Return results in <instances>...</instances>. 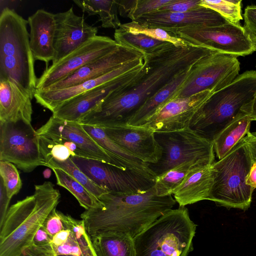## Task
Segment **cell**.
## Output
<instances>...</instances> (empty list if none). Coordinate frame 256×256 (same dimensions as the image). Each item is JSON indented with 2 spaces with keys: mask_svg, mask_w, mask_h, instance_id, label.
Listing matches in <instances>:
<instances>
[{
  "mask_svg": "<svg viewBox=\"0 0 256 256\" xmlns=\"http://www.w3.org/2000/svg\"><path fill=\"white\" fill-rule=\"evenodd\" d=\"M36 132L38 135L49 138H58L74 142L89 158L114 165L108 154L78 122L61 120L52 116Z\"/></svg>",
  "mask_w": 256,
  "mask_h": 256,
  "instance_id": "obj_20",
  "label": "cell"
},
{
  "mask_svg": "<svg viewBox=\"0 0 256 256\" xmlns=\"http://www.w3.org/2000/svg\"><path fill=\"white\" fill-rule=\"evenodd\" d=\"M52 248L56 256L60 255L82 256V255L80 246L71 232L67 241L64 244L60 246Z\"/></svg>",
  "mask_w": 256,
  "mask_h": 256,
  "instance_id": "obj_41",
  "label": "cell"
},
{
  "mask_svg": "<svg viewBox=\"0 0 256 256\" xmlns=\"http://www.w3.org/2000/svg\"><path fill=\"white\" fill-rule=\"evenodd\" d=\"M61 194L48 181L8 210L0 226V256H19L33 244L38 230L60 202Z\"/></svg>",
  "mask_w": 256,
  "mask_h": 256,
  "instance_id": "obj_3",
  "label": "cell"
},
{
  "mask_svg": "<svg viewBox=\"0 0 256 256\" xmlns=\"http://www.w3.org/2000/svg\"><path fill=\"white\" fill-rule=\"evenodd\" d=\"M82 251V256H96L92 246L90 235L86 234L85 236L78 241Z\"/></svg>",
  "mask_w": 256,
  "mask_h": 256,
  "instance_id": "obj_47",
  "label": "cell"
},
{
  "mask_svg": "<svg viewBox=\"0 0 256 256\" xmlns=\"http://www.w3.org/2000/svg\"><path fill=\"white\" fill-rule=\"evenodd\" d=\"M38 136L40 151L44 160L46 158L50 157L55 160L63 162L72 156L70 150L64 144L44 136Z\"/></svg>",
  "mask_w": 256,
  "mask_h": 256,
  "instance_id": "obj_37",
  "label": "cell"
},
{
  "mask_svg": "<svg viewBox=\"0 0 256 256\" xmlns=\"http://www.w3.org/2000/svg\"><path fill=\"white\" fill-rule=\"evenodd\" d=\"M196 226L185 206L170 210L133 238L136 256H188Z\"/></svg>",
  "mask_w": 256,
  "mask_h": 256,
  "instance_id": "obj_6",
  "label": "cell"
},
{
  "mask_svg": "<svg viewBox=\"0 0 256 256\" xmlns=\"http://www.w3.org/2000/svg\"><path fill=\"white\" fill-rule=\"evenodd\" d=\"M144 55L136 49L118 44L112 52L90 62L67 78L44 90L65 88L99 78Z\"/></svg>",
  "mask_w": 256,
  "mask_h": 256,
  "instance_id": "obj_18",
  "label": "cell"
},
{
  "mask_svg": "<svg viewBox=\"0 0 256 256\" xmlns=\"http://www.w3.org/2000/svg\"><path fill=\"white\" fill-rule=\"evenodd\" d=\"M0 160L12 163L26 172L38 166H46L38 136L31 124L0 122Z\"/></svg>",
  "mask_w": 256,
  "mask_h": 256,
  "instance_id": "obj_10",
  "label": "cell"
},
{
  "mask_svg": "<svg viewBox=\"0 0 256 256\" xmlns=\"http://www.w3.org/2000/svg\"><path fill=\"white\" fill-rule=\"evenodd\" d=\"M119 28L126 32L134 34H142L158 40L170 42L176 46H187L182 40L173 36L162 29L142 26L136 21L122 24Z\"/></svg>",
  "mask_w": 256,
  "mask_h": 256,
  "instance_id": "obj_35",
  "label": "cell"
},
{
  "mask_svg": "<svg viewBox=\"0 0 256 256\" xmlns=\"http://www.w3.org/2000/svg\"><path fill=\"white\" fill-rule=\"evenodd\" d=\"M240 70L237 57L214 52L196 65L173 99L190 96L206 90L216 92L232 82L239 76Z\"/></svg>",
  "mask_w": 256,
  "mask_h": 256,
  "instance_id": "obj_12",
  "label": "cell"
},
{
  "mask_svg": "<svg viewBox=\"0 0 256 256\" xmlns=\"http://www.w3.org/2000/svg\"><path fill=\"white\" fill-rule=\"evenodd\" d=\"M52 170L56 178L57 184L69 191L85 210L100 206V200L70 175L60 169Z\"/></svg>",
  "mask_w": 256,
  "mask_h": 256,
  "instance_id": "obj_31",
  "label": "cell"
},
{
  "mask_svg": "<svg viewBox=\"0 0 256 256\" xmlns=\"http://www.w3.org/2000/svg\"><path fill=\"white\" fill-rule=\"evenodd\" d=\"M55 19V56L52 64L97 36L98 28L88 24L83 17L76 15L72 7L64 12L56 14Z\"/></svg>",
  "mask_w": 256,
  "mask_h": 256,
  "instance_id": "obj_17",
  "label": "cell"
},
{
  "mask_svg": "<svg viewBox=\"0 0 256 256\" xmlns=\"http://www.w3.org/2000/svg\"><path fill=\"white\" fill-rule=\"evenodd\" d=\"M211 164L204 160H192L174 167L156 178L154 186L156 194L160 196L172 195L192 168Z\"/></svg>",
  "mask_w": 256,
  "mask_h": 256,
  "instance_id": "obj_29",
  "label": "cell"
},
{
  "mask_svg": "<svg viewBox=\"0 0 256 256\" xmlns=\"http://www.w3.org/2000/svg\"><path fill=\"white\" fill-rule=\"evenodd\" d=\"M52 238L42 226L34 236L33 244L38 246L50 244Z\"/></svg>",
  "mask_w": 256,
  "mask_h": 256,
  "instance_id": "obj_46",
  "label": "cell"
},
{
  "mask_svg": "<svg viewBox=\"0 0 256 256\" xmlns=\"http://www.w3.org/2000/svg\"><path fill=\"white\" fill-rule=\"evenodd\" d=\"M19 256H56L51 244L38 246L32 244Z\"/></svg>",
  "mask_w": 256,
  "mask_h": 256,
  "instance_id": "obj_43",
  "label": "cell"
},
{
  "mask_svg": "<svg viewBox=\"0 0 256 256\" xmlns=\"http://www.w3.org/2000/svg\"><path fill=\"white\" fill-rule=\"evenodd\" d=\"M198 63L178 75L160 92L148 100L130 120L128 124L132 126L141 125L164 104L172 100L176 92L184 86L192 70Z\"/></svg>",
  "mask_w": 256,
  "mask_h": 256,
  "instance_id": "obj_27",
  "label": "cell"
},
{
  "mask_svg": "<svg viewBox=\"0 0 256 256\" xmlns=\"http://www.w3.org/2000/svg\"><path fill=\"white\" fill-rule=\"evenodd\" d=\"M172 0H132L130 11L127 18L132 21L143 15L156 11Z\"/></svg>",
  "mask_w": 256,
  "mask_h": 256,
  "instance_id": "obj_38",
  "label": "cell"
},
{
  "mask_svg": "<svg viewBox=\"0 0 256 256\" xmlns=\"http://www.w3.org/2000/svg\"><path fill=\"white\" fill-rule=\"evenodd\" d=\"M246 144L254 161H256V136L252 132H248L242 138Z\"/></svg>",
  "mask_w": 256,
  "mask_h": 256,
  "instance_id": "obj_49",
  "label": "cell"
},
{
  "mask_svg": "<svg viewBox=\"0 0 256 256\" xmlns=\"http://www.w3.org/2000/svg\"><path fill=\"white\" fill-rule=\"evenodd\" d=\"M72 256V255H60V256Z\"/></svg>",
  "mask_w": 256,
  "mask_h": 256,
  "instance_id": "obj_53",
  "label": "cell"
},
{
  "mask_svg": "<svg viewBox=\"0 0 256 256\" xmlns=\"http://www.w3.org/2000/svg\"><path fill=\"white\" fill-rule=\"evenodd\" d=\"M45 162L48 168L60 169L70 175L98 199L102 194L108 192L106 190L98 186L90 180L74 163L70 157L63 162L46 157L45 158Z\"/></svg>",
  "mask_w": 256,
  "mask_h": 256,
  "instance_id": "obj_33",
  "label": "cell"
},
{
  "mask_svg": "<svg viewBox=\"0 0 256 256\" xmlns=\"http://www.w3.org/2000/svg\"><path fill=\"white\" fill-rule=\"evenodd\" d=\"M244 16L245 28L256 39V6H247Z\"/></svg>",
  "mask_w": 256,
  "mask_h": 256,
  "instance_id": "obj_44",
  "label": "cell"
},
{
  "mask_svg": "<svg viewBox=\"0 0 256 256\" xmlns=\"http://www.w3.org/2000/svg\"><path fill=\"white\" fill-rule=\"evenodd\" d=\"M90 236L96 256H136L134 239L128 234L104 231Z\"/></svg>",
  "mask_w": 256,
  "mask_h": 256,
  "instance_id": "obj_26",
  "label": "cell"
},
{
  "mask_svg": "<svg viewBox=\"0 0 256 256\" xmlns=\"http://www.w3.org/2000/svg\"><path fill=\"white\" fill-rule=\"evenodd\" d=\"M246 184L254 190L256 189V161L252 162L250 171L246 178Z\"/></svg>",
  "mask_w": 256,
  "mask_h": 256,
  "instance_id": "obj_51",
  "label": "cell"
},
{
  "mask_svg": "<svg viewBox=\"0 0 256 256\" xmlns=\"http://www.w3.org/2000/svg\"><path fill=\"white\" fill-rule=\"evenodd\" d=\"M100 128L121 148L144 162L156 164L160 159L162 149L152 130L128 124Z\"/></svg>",
  "mask_w": 256,
  "mask_h": 256,
  "instance_id": "obj_16",
  "label": "cell"
},
{
  "mask_svg": "<svg viewBox=\"0 0 256 256\" xmlns=\"http://www.w3.org/2000/svg\"><path fill=\"white\" fill-rule=\"evenodd\" d=\"M212 164L192 168L173 194L180 206L208 200L213 184Z\"/></svg>",
  "mask_w": 256,
  "mask_h": 256,
  "instance_id": "obj_24",
  "label": "cell"
},
{
  "mask_svg": "<svg viewBox=\"0 0 256 256\" xmlns=\"http://www.w3.org/2000/svg\"><path fill=\"white\" fill-rule=\"evenodd\" d=\"M114 38L118 44L136 49L143 54L151 52L168 42L152 38L142 34L128 32L120 28L115 30Z\"/></svg>",
  "mask_w": 256,
  "mask_h": 256,
  "instance_id": "obj_32",
  "label": "cell"
},
{
  "mask_svg": "<svg viewBox=\"0 0 256 256\" xmlns=\"http://www.w3.org/2000/svg\"><path fill=\"white\" fill-rule=\"evenodd\" d=\"M58 212L65 229L68 230L78 241L85 236L87 232L82 220H76L68 214H65L60 211Z\"/></svg>",
  "mask_w": 256,
  "mask_h": 256,
  "instance_id": "obj_39",
  "label": "cell"
},
{
  "mask_svg": "<svg viewBox=\"0 0 256 256\" xmlns=\"http://www.w3.org/2000/svg\"><path fill=\"white\" fill-rule=\"evenodd\" d=\"M118 45L114 40L105 36H96L88 40L58 62L46 68L38 78L36 90L47 89L86 64L112 52Z\"/></svg>",
  "mask_w": 256,
  "mask_h": 256,
  "instance_id": "obj_13",
  "label": "cell"
},
{
  "mask_svg": "<svg viewBox=\"0 0 256 256\" xmlns=\"http://www.w3.org/2000/svg\"><path fill=\"white\" fill-rule=\"evenodd\" d=\"M28 20L14 10L4 8L0 14V78L16 82L33 98L38 78L30 45Z\"/></svg>",
  "mask_w": 256,
  "mask_h": 256,
  "instance_id": "obj_5",
  "label": "cell"
},
{
  "mask_svg": "<svg viewBox=\"0 0 256 256\" xmlns=\"http://www.w3.org/2000/svg\"><path fill=\"white\" fill-rule=\"evenodd\" d=\"M241 111L248 116L252 121L256 120V96L250 102L242 107Z\"/></svg>",
  "mask_w": 256,
  "mask_h": 256,
  "instance_id": "obj_50",
  "label": "cell"
},
{
  "mask_svg": "<svg viewBox=\"0 0 256 256\" xmlns=\"http://www.w3.org/2000/svg\"><path fill=\"white\" fill-rule=\"evenodd\" d=\"M51 174V170L49 168H46L43 172V176L46 178H50Z\"/></svg>",
  "mask_w": 256,
  "mask_h": 256,
  "instance_id": "obj_52",
  "label": "cell"
},
{
  "mask_svg": "<svg viewBox=\"0 0 256 256\" xmlns=\"http://www.w3.org/2000/svg\"><path fill=\"white\" fill-rule=\"evenodd\" d=\"M256 96V71H246L230 84L210 94L194 116L189 128L213 142Z\"/></svg>",
  "mask_w": 256,
  "mask_h": 256,
  "instance_id": "obj_4",
  "label": "cell"
},
{
  "mask_svg": "<svg viewBox=\"0 0 256 256\" xmlns=\"http://www.w3.org/2000/svg\"><path fill=\"white\" fill-rule=\"evenodd\" d=\"M82 126L87 133L110 156L115 166L156 178L149 168L148 164L121 148L106 134L102 128L92 126Z\"/></svg>",
  "mask_w": 256,
  "mask_h": 256,
  "instance_id": "obj_25",
  "label": "cell"
},
{
  "mask_svg": "<svg viewBox=\"0 0 256 256\" xmlns=\"http://www.w3.org/2000/svg\"><path fill=\"white\" fill-rule=\"evenodd\" d=\"M138 24L166 32L192 26H214L228 22L215 11L200 6L184 12L155 11L142 16L134 20Z\"/></svg>",
  "mask_w": 256,
  "mask_h": 256,
  "instance_id": "obj_19",
  "label": "cell"
},
{
  "mask_svg": "<svg viewBox=\"0 0 256 256\" xmlns=\"http://www.w3.org/2000/svg\"><path fill=\"white\" fill-rule=\"evenodd\" d=\"M70 232L64 229L58 232L52 238L50 244L52 247H57L64 244L68 240Z\"/></svg>",
  "mask_w": 256,
  "mask_h": 256,
  "instance_id": "obj_48",
  "label": "cell"
},
{
  "mask_svg": "<svg viewBox=\"0 0 256 256\" xmlns=\"http://www.w3.org/2000/svg\"><path fill=\"white\" fill-rule=\"evenodd\" d=\"M250 116L241 112L213 142L214 149L220 160L228 154L250 132Z\"/></svg>",
  "mask_w": 256,
  "mask_h": 256,
  "instance_id": "obj_28",
  "label": "cell"
},
{
  "mask_svg": "<svg viewBox=\"0 0 256 256\" xmlns=\"http://www.w3.org/2000/svg\"><path fill=\"white\" fill-rule=\"evenodd\" d=\"M214 52L202 47L168 42L144 54L140 75L114 91L81 120L82 125L106 128L128 124L144 103L178 75Z\"/></svg>",
  "mask_w": 256,
  "mask_h": 256,
  "instance_id": "obj_1",
  "label": "cell"
},
{
  "mask_svg": "<svg viewBox=\"0 0 256 256\" xmlns=\"http://www.w3.org/2000/svg\"><path fill=\"white\" fill-rule=\"evenodd\" d=\"M88 16L98 14L104 28H118L122 24L118 16V0H74Z\"/></svg>",
  "mask_w": 256,
  "mask_h": 256,
  "instance_id": "obj_30",
  "label": "cell"
},
{
  "mask_svg": "<svg viewBox=\"0 0 256 256\" xmlns=\"http://www.w3.org/2000/svg\"><path fill=\"white\" fill-rule=\"evenodd\" d=\"M252 134H254L255 136H256V132H252Z\"/></svg>",
  "mask_w": 256,
  "mask_h": 256,
  "instance_id": "obj_54",
  "label": "cell"
},
{
  "mask_svg": "<svg viewBox=\"0 0 256 256\" xmlns=\"http://www.w3.org/2000/svg\"><path fill=\"white\" fill-rule=\"evenodd\" d=\"M212 92L206 90L190 96L173 99L140 126L154 132L188 128L195 114Z\"/></svg>",
  "mask_w": 256,
  "mask_h": 256,
  "instance_id": "obj_14",
  "label": "cell"
},
{
  "mask_svg": "<svg viewBox=\"0 0 256 256\" xmlns=\"http://www.w3.org/2000/svg\"><path fill=\"white\" fill-rule=\"evenodd\" d=\"M201 0H172L168 4L160 8L158 11L170 12H184L200 5Z\"/></svg>",
  "mask_w": 256,
  "mask_h": 256,
  "instance_id": "obj_40",
  "label": "cell"
},
{
  "mask_svg": "<svg viewBox=\"0 0 256 256\" xmlns=\"http://www.w3.org/2000/svg\"><path fill=\"white\" fill-rule=\"evenodd\" d=\"M28 21L30 28V45L34 59L44 62L47 68L55 56V14L40 9L30 16Z\"/></svg>",
  "mask_w": 256,
  "mask_h": 256,
  "instance_id": "obj_22",
  "label": "cell"
},
{
  "mask_svg": "<svg viewBox=\"0 0 256 256\" xmlns=\"http://www.w3.org/2000/svg\"><path fill=\"white\" fill-rule=\"evenodd\" d=\"M144 66L70 99L59 106L52 116L80 123L108 94L136 80L142 73Z\"/></svg>",
  "mask_w": 256,
  "mask_h": 256,
  "instance_id": "obj_15",
  "label": "cell"
},
{
  "mask_svg": "<svg viewBox=\"0 0 256 256\" xmlns=\"http://www.w3.org/2000/svg\"><path fill=\"white\" fill-rule=\"evenodd\" d=\"M70 158L90 180L108 192L144 193L152 188L156 182V178L98 160L72 156Z\"/></svg>",
  "mask_w": 256,
  "mask_h": 256,
  "instance_id": "obj_11",
  "label": "cell"
},
{
  "mask_svg": "<svg viewBox=\"0 0 256 256\" xmlns=\"http://www.w3.org/2000/svg\"><path fill=\"white\" fill-rule=\"evenodd\" d=\"M144 64V55L128 62L119 68L93 80L65 88L54 90H36L34 98L37 103L52 112L70 99L129 72Z\"/></svg>",
  "mask_w": 256,
  "mask_h": 256,
  "instance_id": "obj_21",
  "label": "cell"
},
{
  "mask_svg": "<svg viewBox=\"0 0 256 256\" xmlns=\"http://www.w3.org/2000/svg\"><path fill=\"white\" fill-rule=\"evenodd\" d=\"M253 160L242 139L222 158L212 164L213 184L208 200L226 208L246 210L250 208L254 189L246 184Z\"/></svg>",
  "mask_w": 256,
  "mask_h": 256,
  "instance_id": "obj_7",
  "label": "cell"
},
{
  "mask_svg": "<svg viewBox=\"0 0 256 256\" xmlns=\"http://www.w3.org/2000/svg\"><path fill=\"white\" fill-rule=\"evenodd\" d=\"M200 5L215 11L226 20L232 24H240V22L243 18L242 0H201Z\"/></svg>",
  "mask_w": 256,
  "mask_h": 256,
  "instance_id": "obj_34",
  "label": "cell"
},
{
  "mask_svg": "<svg viewBox=\"0 0 256 256\" xmlns=\"http://www.w3.org/2000/svg\"><path fill=\"white\" fill-rule=\"evenodd\" d=\"M0 179L8 198H12L20 190L22 182L17 168L12 163L0 160Z\"/></svg>",
  "mask_w": 256,
  "mask_h": 256,
  "instance_id": "obj_36",
  "label": "cell"
},
{
  "mask_svg": "<svg viewBox=\"0 0 256 256\" xmlns=\"http://www.w3.org/2000/svg\"><path fill=\"white\" fill-rule=\"evenodd\" d=\"M186 44L236 57L256 51V39L244 26L228 22L214 26H192L168 32Z\"/></svg>",
  "mask_w": 256,
  "mask_h": 256,
  "instance_id": "obj_8",
  "label": "cell"
},
{
  "mask_svg": "<svg viewBox=\"0 0 256 256\" xmlns=\"http://www.w3.org/2000/svg\"><path fill=\"white\" fill-rule=\"evenodd\" d=\"M10 200L8 198L4 185L0 180V226L2 224L8 210Z\"/></svg>",
  "mask_w": 256,
  "mask_h": 256,
  "instance_id": "obj_45",
  "label": "cell"
},
{
  "mask_svg": "<svg viewBox=\"0 0 256 256\" xmlns=\"http://www.w3.org/2000/svg\"><path fill=\"white\" fill-rule=\"evenodd\" d=\"M98 200L100 207L85 210L80 214L88 234L115 231L132 238L172 209L176 202L172 195L158 196L154 186L140 194L108 192Z\"/></svg>",
  "mask_w": 256,
  "mask_h": 256,
  "instance_id": "obj_2",
  "label": "cell"
},
{
  "mask_svg": "<svg viewBox=\"0 0 256 256\" xmlns=\"http://www.w3.org/2000/svg\"><path fill=\"white\" fill-rule=\"evenodd\" d=\"M155 138L162 149L161 157L156 164H148L156 178L184 162L202 160L214 162L213 142L198 136L189 128L183 130L154 132Z\"/></svg>",
  "mask_w": 256,
  "mask_h": 256,
  "instance_id": "obj_9",
  "label": "cell"
},
{
  "mask_svg": "<svg viewBox=\"0 0 256 256\" xmlns=\"http://www.w3.org/2000/svg\"></svg>",
  "mask_w": 256,
  "mask_h": 256,
  "instance_id": "obj_55",
  "label": "cell"
},
{
  "mask_svg": "<svg viewBox=\"0 0 256 256\" xmlns=\"http://www.w3.org/2000/svg\"><path fill=\"white\" fill-rule=\"evenodd\" d=\"M42 227L52 237L65 229L56 208L47 217Z\"/></svg>",
  "mask_w": 256,
  "mask_h": 256,
  "instance_id": "obj_42",
  "label": "cell"
},
{
  "mask_svg": "<svg viewBox=\"0 0 256 256\" xmlns=\"http://www.w3.org/2000/svg\"><path fill=\"white\" fill-rule=\"evenodd\" d=\"M32 99L14 80L0 78V122L31 124Z\"/></svg>",
  "mask_w": 256,
  "mask_h": 256,
  "instance_id": "obj_23",
  "label": "cell"
}]
</instances>
